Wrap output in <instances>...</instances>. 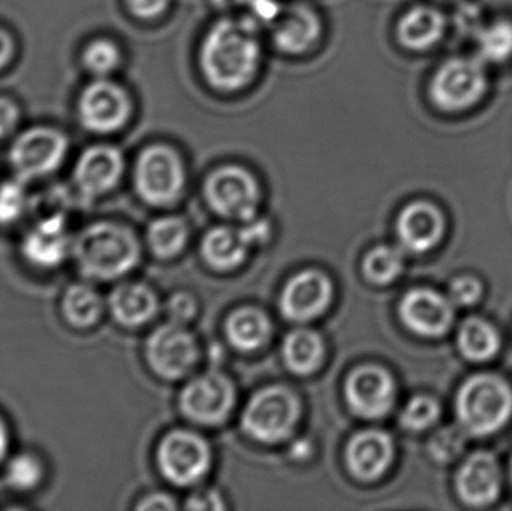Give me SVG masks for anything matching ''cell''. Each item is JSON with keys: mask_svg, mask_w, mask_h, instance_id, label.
Masks as SVG:
<instances>
[{"mask_svg": "<svg viewBox=\"0 0 512 511\" xmlns=\"http://www.w3.org/2000/svg\"><path fill=\"white\" fill-rule=\"evenodd\" d=\"M105 302L93 282H71L60 296L59 311L66 326L74 330L93 329L101 321Z\"/></svg>", "mask_w": 512, "mask_h": 511, "instance_id": "7402d4cb", "label": "cell"}, {"mask_svg": "<svg viewBox=\"0 0 512 511\" xmlns=\"http://www.w3.org/2000/svg\"><path fill=\"white\" fill-rule=\"evenodd\" d=\"M364 275L373 284L393 282L403 270V255L393 246H378L364 258Z\"/></svg>", "mask_w": 512, "mask_h": 511, "instance_id": "d6a6232c", "label": "cell"}, {"mask_svg": "<svg viewBox=\"0 0 512 511\" xmlns=\"http://www.w3.org/2000/svg\"><path fill=\"white\" fill-rule=\"evenodd\" d=\"M185 186V168L170 147L152 146L144 150L135 165V188L153 206L173 204Z\"/></svg>", "mask_w": 512, "mask_h": 511, "instance_id": "8992f818", "label": "cell"}, {"mask_svg": "<svg viewBox=\"0 0 512 511\" xmlns=\"http://www.w3.org/2000/svg\"><path fill=\"white\" fill-rule=\"evenodd\" d=\"M393 440L390 435L376 429L360 432L346 447V462L357 479H379L393 461Z\"/></svg>", "mask_w": 512, "mask_h": 511, "instance_id": "ffe728a7", "label": "cell"}, {"mask_svg": "<svg viewBox=\"0 0 512 511\" xmlns=\"http://www.w3.org/2000/svg\"><path fill=\"white\" fill-rule=\"evenodd\" d=\"M20 119V111L11 99L0 98V138L8 137Z\"/></svg>", "mask_w": 512, "mask_h": 511, "instance_id": "60d3db41", "label": "cell"}, {"mask_svg": "<svg viewBox=\"0 0 512 511\" xmlns=\"http://www.w3.org/2000/svg\"><path fill=\"white\" fill-rule=\"evenodd\" d=\"M125 161L113 146H93L84 150L74 168V185L86 200H96L116 188L122 179Z\"/></svg>", "mask_w": 512, "mask_h": 511, "instance_id": "9a60e30c", "label": "cell"}, {"mask_svg": "<svg viewBox=\"0 0 512 511\" xmlns=\"http://www.w3.org/2000/svg\"><path fill=\"white\" fill-rule=\"evenodd\" d=\"M242 231L251 248L252 246L262 245V243L267 242L271 233L270 224L267 221H262V219L256 221L255 218L246 221Z\"/></svg>", "mask_w": 512, "mask_h": 511, "instance_id": "7bdbcfd3", "label": "cell"}, {"mask_svg": "<svg viewBox=\"0 0 512 511\" xmlns=\"http://www.w3.org/2000/svg\"><path fill=\"white\" fill-rule=\"evenodd\" d=\"M249 245L242 228L218 227L203 240V255L207 264L219 272L236 269L245 261Z\"/></svg>", "mask_w": 512, "mask_h": 511, "instance_id": "cb8c5ba5", "label": "cell"}, {"mask_svg": "<svg viewBox=\"0 0 512 511\" xmlns=\"http://www.w3.org/2000/svg\"><path fill=\"white\" fill-rule=\"evenodd\" d=\"M138 510L168 511L176 509V501L165 494H152L144 498L137 506Z\"/></svg>", "mask_w": 512, "mask_h": 511, "instance_id": "f6af8a7d", "label": "cell"}, {"mask_svg": "<svg viewBox=\"0 0 512 511\" xmlns=\"http://www.w3.org/2000/svg\"><path fill=\"white\" fill-rule=\"evenodd\" d=\"M146 356L155 374L167 380H177L185 377L197 363V342L183 324H165L147 341Z\"/></svg>", "mask_w": 512, "mask_h": 511, "instance_id": "7c38bea8", "label": "cell"}, {"mask_svg": "<svg viewBox=\"0 0 512 511\" xmlns=\"http://www.w3.org/2000/svg\"><path fill=\"white\" fill-rule=\"evenodd\" d=\"M271 335V324L264 312L242 308L233 312L227 321V336L231 345L240 351H256Z\"/></svg>", "mask_w": 512, "mask_h": 511, "instance_id": "484cf974", "label": "cell"}, {"mask_svg": "<svg viewBox=\"0 0 512 511\" xmlns=\"http://www.w3.org/2000/svg\"><path fill=\"white\" fill-rule=\"evenodd\" d=\"M140 254L137 236L126 225L96 221L74 234L71 260L81 278L110 282L134 270Z\"/></svg>", "mask_w": 512, "mask_h": 511, "instance_id": "7a4b0ae2", "label": "cell"}, {"mask_svg": "<svg viewBox=\"0 0 512 511\" xmlns=\"http://www.w3.org/2000/svg\"><path fill=\"white\" fill-rule=\"evenodd\" d=\"M212 453L203 437L189 431L170 432L158 450V464L174 485L191 486L210 470Z\"/></svg>", "mask_w": 512, "mask_h": 511, "instance_id": "30bf717a", "label": "cell"}, {"mask_svg": "<svg viewBox=\"0 0 512 511\" xmlns=\"http://www.w3.org/2000/svg\"><path fill=\"white\" fill-rule=\"evenodd\" d=\"M131 111L128 93L119 84L110 80L93 81L78 101L81 123L89 131L108 134L125 125Z\"/></svg>", "mask_w": 512, "mask_h": 511, "instance_id": "4fadbf2b", "label": "cell"}, {"mask_svg": "<svg viewBox=\"0 0 512 511\" xmlns=\"http://www.w3.org/2000/svg\"><path fill=\"white\" fill-rule=\"evenodd\" d=\"M456 413L466 434L487 437L501 431L512 416L510 384L496 375H475L460 389Z\"/></svg>", "mask_w": 512, "mask_h": 511, "instance_id": "3957f363", "label": "cell"}, {"mask_svg": "<svg viewBox=\"0 0 512 511\" xmlns=\"http://www.w3.org/2000/svg\"><path fill=\"white\" fill-rule=\"evenodd\" d=\"M189 510H222L224 501L215 491H197L186 504Z\"/></svg>", "mask_w": 512, "mask_h": 511, "instance_id": "b9f144b4", "label": "cell"}, {"mask_svg": "<svg viewBox=\"0 0 512 511\" xmlns=\"http://www.w3.org/2000/svg\"><path fill=\"white\" fill-rule=\"evenodd\" d=\"M300 402L285 387H267L252 396L242 417L243 429L261 443H279L294 431Z\"/></svg>", "mask_w": 512, "mask_h": 511, "instance_id": "277c9868", "label": "cell"}, {"mask_svg": "<svg viewBox=\"0 0 512 511\" xmlns=\"http://www.w3.org/2000/svg\"><path fill=\"white\" fill-rule=\"evenodd\" d=\"M74 234L69 230L68 216H38L20 240V255L35 269H59L71 260Z\"/></svg>", "mask_w": 512, "mask_h": 511, "instance_id": "ba28073f", "label": "cell"}, {"mask_svg": "<svg viewBox=\"0 0 512 511\" xmlns=\"http://www.w3.org/2000/svg\"><path fill=\"white\" fill-rule=\"evenodd\" d=\"M460 353L472 362H487L501 348V338L495 327L481 318H469L457 335Z\"/></svg>", "mask_w": 512, "mask_h": 511, "instance_id": "f1b7e54d", "label": "cell"}, {"mask_svg": "<svg viewBox=\"0 0 512 511\" xmlns=\"http://www.w3.org/2000/svg\"><path fill=\"white\" fill-rule=\"evenodd\" d=\"M147 242L159 258H173L188 242V227L180 218H161L150 225Z\"/></svg>", "mask_w": 512, "mask_h": 511, "instance_id": "4dcf8cb0", "label": "cell"}, {"mask_svg": "<svg viewBox=\"0 0 512 511\" xmlns=\"http://www.w3.org/2000/svg\"><path fill=\"white\" fill-rule=\"evenodd\" d=\"M26 183L17 176L0 183V227H12L29 213L32 200Z\"/></svg>", "mask_w": 512, "mask_h": 511, "instance_id": "1f68e13d", "label": "cell"}, {"mask_svg": "<svg viewBox=\"0 0 512 511\" xmlns=\"http://www.w3.org/2000/svg\"><path fill=\"white\" fill-rule=\"evenodd\" d=\"M11 444V428H9L5 417L0 414V467H2V465L5 464L6 459L9 458V452H11Z\"/></svg>", "mask_w": 512, "mask_h": 511, "instance_id": "bcb514c9", "label": "cell"}, {"mask_svg": "<svg viewBox=\"0 0 512 511\" xmlns=\"http://www.w3.org/2000/svg\"><path fill=\"white\" fill-rule=\"evenodd\" d=\"M477 57L484 63H502L512 56V23L496 20L484 24L477 35Z\"/></svg>", "mask_w": 512, "mask_h": 511, "instance_id": "f546056e", "label": "cell"}, {"mask_svg": "<svg viewBox=\"0 0 512 511\" xmlns=\"http://www.w3.org/2000/svg\"><path fill=\"white\" fill-rule=\"evenodd\" d=\"M167 312L171 323L183 324L197 314V302L189 294L177 293L168 300Z\"/></svg>", "mask_w": 512, "mask_h": 511, "instance_id": "74e56055", "label": "cell"}, {"mask_svg": "<svg viewBox=\"0 0 512 511\" xmlns=\"http://www.w3.org/2000/svg\"><path fill=\"white\" fill-rule=\"evenodd\" d=\"M349 407L364 419H381L390 413L396 399L393 378L379 366L355 369L345 384Z\"/></svg>", "mask_w": 512, "mask_h": 511, "instance_id": "5bb4252c", "label": "cell"}, {"mask_svg": "<svg viewBox=\"0 0 512 511\" xmlns=\"http://www.w3.org/2000/svg\"><path fill=\"white\" fill-rule=\"evenodd\" d=\"M201 68L216 89L237 90L254 77L259 63L256 24L221 20L212 27L201 47Z\"/></svg>", "mask_w": 512, "mask_h": 511, "instance_id": "6da1fadb", "label": "cell"}, {"mask_svg": "<svg viewBox=\"0 0 512 511\" xmlns=\"http://www.w3.org/2000/svg\"><path fill=\"white\" fill-rule=\"evenodd\" d=\"M487 83L486 65L480 57H454L438 69L430 92L439 107L460 111L483 98Z\"/></svg>", "mask_w": 512, "mask_h": 511, "instance_id": "5b68a950", "label": "cell"}, {"mask_svg": "<svg viewBox=\"0 0 512 511\" xmlns=\"http://www.w3.org/2000/svg\"><path fill=\"white\" fill-rule=\"evenodd\" d=\"M456 306L450 297L429 288L409 291L400 303V317L412 332L426 338H439L451 329Z\"/></svg>", "mask_w": 512, "mask_h": 511, "instance_id": "2e32d148", "label": "cell"}, {"mask_svg": "<svg viewBox=\"0 0 512 511\" xmlns=\"http://www.w3.org/2000/svg\"><path fill=\"white\" fill-rule=\"evenodd\" d=\"M83 62L92 74L104 78L119 66V48L108 39H96V41L90 42L84 50Z\"/></svg>", "mask_w": 512, "mask_h": 511, "instance_id": "836d02e7", "label": "cell"}, {"mask_svg": "<svg viewBox=\"0 0 512 511\" xmlns=\"http://www.w3.org/2000/svg\"><path fill=\"white\" fill-rule=\"evenodd\" d=\"M15 44L8 32L0 29V69L5 68L14 56Z\"/></svg>", "mask_w": 512, "mask_h": 511, "instance_id": "7dc6e473", "label": "cell"}, {"mask_svg": "<svg viewBox=\"0 0 512 511\" xmlns=\"http://www.w3.org/2000/svg\"><path fill=\"white\" fill-rule=\"evenodd\" d=\"M221 8H230L234 5H245V0H215Z\"/></svg>", "mask_w": 512, "mask_h": 511, "instance_id": "c3c4849f", "label": "cell"}, {"mask_svg": "<svg viewBox=\"0 0 512 511\" xmlns=\"http://www.w3.org/2000/svg\"><path fill=\"white\" fill-rule=\"evenodd\" d=\"M107 308L114 320L123 327H138L155 317L158 299L147 285L125 282L111 291Z\"/></svg>", "mask_w": 512, "mask_h": 511, "instance_id": "603a6c76", "label": "cell"}, {"mask_svg": "<svg viewBox=\"0 0 512 511\" xmlns=\"http://www.w3.org/2000/svg\"><path fill=\"white\" fill-rule=\"evenodd\" d=\"M330 279L318 270H304L283 288L280 311L291 321H310L324 314L331 302Z\"/></svg>", "mask_w": 512, "mask_h": 511, "instance_id": "e0dca14e", "label": "cell"}, {"mask_svg": "<svg viewBox=\"0 0 512 511\" xmlns=\"http://www.w3.org/2000/svg\"><path fill=\"white\" fill-rule=\"evenodd\" d=\"M251 12V20L258 24H273L282 12L283 6L277 0H245Z\"/></svg>", "mask_w": 512, "mask_h": 511, "instance_id": "f35d334b", "label": "cell"}, {"mask_svg": "<svg viewBox=\"0 0 512 511\" xmlns=\"http://www.w3.org/2000/svg\"><path fill=\"white\" fill-rule=\"evenodd\" d=\"M501 486V468L490 453L469 456L457 473V494L468 506L484 507L493 503L501 494Z\"/></svg>", "mask_w": 512, "mask_h": 511, "instance_id": "ac0fdd59", "label": "cell"}, {"mask_svg": "<svg viewBox=\"0 0 512 511\" xmlns=\"http://www.w3.org/2000/svg\"><path fill=\"white\" fill-rule=\"evenodd\" d=\"M47 467L38 453L20 450L3 464V480L11 491L29 494L44 483Z\"/></svg>", "mask_w": 512, "mask_h": 511, "instance_id": "83f0119b", "label": "cell"}, {"mask_svg": "<svg viewBox=\"0 0 512 511\" xmlns=\"http://www.w3.org/2000/svg\"><path fill=\"white\" fill-rule=\"evenodd\" d=\"M457 24L459 29L462 30L466 35H477L478 30L484 26L483 20H481V11L474 3H466L457 12Z\"/></svg>", "mask_w": 512, "mask_h": 511, "instance_id": "ab89813d", "label": "cell"}, {"mask_svg": "<svg viewBox=\"0 0 512 511\" xmlns=\"http://www.w3.org/2000/svg\"><path fill=\"white\" fill-rule=\"evenodd\" d=\"M445 219L435 204L415 201L400 213L397 234L403 248L415 254H424L441 242Z\"/></svg>", "mask_w": 512, "mask_h": 511, "instance_id": "d6986e66", "label": "cell"}, {"mask_svg": "<svg viewBox=\"0 0 512 511\" xmlns=\"http://www.w3.org/2000/svg\"><path fill=\"white\" fill-rule=\"evenodd\" d=\"M483 296V285L472 276L457 278L450 285V300L454 306H472Z\"/></svg>", "mask_w": 512, "mask_h": 511, "instance_id": "8d00e7d4", "label": "cell"}, {"mask_svg": "<svg viewBox=\"0 0 512 511\" xmlns=\"http://www.w3.org/2000/svg\"><path fill=\"white\" fill-rule=\"evenodd\" d=\"M68 140L62 132L48 126L27 129L12 144L9 162L15 176L30 182L54 173L62 165Z\"/></svg>", "mask_w": 512, "mask_h": 511, "instance_id": "52a82bcc", "label": "cell"}, {"mask_svg": "<svg viewBox=\"0 0 512 511\" xmlns=\"http://www.w3.org/2000/svg\"><path fill=\"white\" fill-rule=\"evenodd\" d=\"M207 201L218 215L237 221L255 218L259 188L255 177L245 168L227 165L210 174L206 182Z\"/></svg>", "mask_w": 512, "mask_h": 511, "instance_id": "9c48e42d", "label": "cell"}, {"mask_svg": "<svg viewBox=\"0 0 512 511\" xmlns=\"http://www.w3.org/2000/svg\"><path fill=\"white\" fill-rule=\"evenodd\" d=\"M132 14L140 18H155L167 8L168 0H128Z\"/></svg>", "mask_w": 512, "mask_h": 511, "instance_id": "ee69618b", "label": "cell"}, {"mask_svg": "<svg viewBox=\"0 0 512 511\" xmlns=\"http://www.w3.org/2000/svg\"><path fill=\"white\" fill-rule=\"evenodd\" d=\"M324 344L313 330L298 329L286 336L283 359L294 374L309 375L321 365Z\"/></svg>", "mask_w": 512, "mask_h": 511, "instance_id": "4316f807", "label": "cell"}, {"mask_svg": "<svg viewBox=\"0 0 512 511\" xmlns=\"http://www.w3.org/2000/svg\"><path fill=\"white\" fill-rule=\"evenodd\" d=\"M445 17L438 9L417 6L403 15L399 24V38L412 50H426L444 35Z\"/></svg>", "mask_w": 512, "mask_h": 511, "instance_id": "d4e9b609", "label": "cell"}, {"mask_svg": "<svg viewBox=\"0 0 512 511\" xmlns=\"http://www.w3.org/2000/svg\"><path fill=\"white\" fill-rule=\"evenodd\" d=\"M511 479H512V464H511Z\"/></svg>", "mask_w": 512, "mask_h": 511, "instance_id": "681fc988", "label": "cell"}, {"mask_svg": "<svg viewBox=\"0 0 512 511\" xmlns=\"http://www.w3.org/2000/svg\"><path fill=\"white\" fill-rule=\"evenodd\" d=\"M441 414V407L430 396H417L411 399L400 416V423L408 431L420 432L435 425Z\"/></svg>", "mask_w": 512, "mask_h": 511, "instance_id": "e575fe53", "label": "cell"}, {"mask_svg": "<svg viewBox=\"0 0 512 511\" xmlns=\"http://www.w3.org/2000/svg\"><path fill=\"white\" fill-rule=\"evenodd\" d=\"M465 434L462 428H454V426L441 429L430 441V455L438 462L454 461L465 450Z\"/></svg>", "mask_w": 512, "mask_h": 511, "instance_id": "d590c367", "label": "cell"}, {"mask_svg": "<svg viewBox=\"0 0 512 511\" xmlns=\"http://www.w3.org/2000/svg\"><path fill=\"white\" fill-rule=\"evenodd\" d=\"M234 401L233 383L219 372H207L185 387L180 396V408L192 422L215 426L230 416Z\"/></svg>", "mask_w": 512, "mask_h": 511, "instance_id": "8fae6325", "label": "cell"}, {"mask_svg": "<svg viewBox=\"0 0 512 511\" xmlns=\"http://www.w3.org/2000/svg\"><path fill=\"white\" fill-rule=\"evenodd\" d=\"M274 44L289 54L309 50L319 36V20L312 9L301 3L282 9L273 24Z\"/></svg>", "mask_w": 512, "mask_h": 511, "instance_id": "44dd1931", "label": "cell"}]
</instances>
